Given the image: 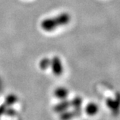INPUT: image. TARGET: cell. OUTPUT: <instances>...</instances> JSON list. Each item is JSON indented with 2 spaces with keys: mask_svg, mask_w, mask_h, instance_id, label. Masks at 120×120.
I'll return each mask as SVG.
<instances>
[{
  "mask_svg": "<svg viewBox=\"0 0 120 120\" xmlns=\"http://www.w3.org/2000/svg\"><path fill=\"white\" fill-rule=\"evenodd\" d=\"M72 17L70 13L63 12L54 17L44 19L41 22V28L45 32H53L55 30L64 27L71 22Z\"/></svg>",
  "mask_w": 120,
  "mask_h": 120,
  "instance_id": "1",
  "label": "cell"
},
{
  "mask_svg": "<svg viewBox=\"0 0 120 120\" xmlns=\"http://www.w3.org/2000/svg\"><path fill=\"white\" fill-rule=\"evenodd\" d=\"M106 104L112 114L117 116L120 112V93H116L114 98H108L106 100Z\"/></svg>",
  "mask_w": 120,
  "mask_h": 120,
  "instance_id": "2",
  "label": "cell"
},
{
  "mask_svg": "<svg viewBox=\"0 0 120 120\" xmlns=\"http://www.w3.org/2000/svg\"><path fill=\"white\" fill-rule=\"evenodd\" d=\"M50 69L55 76H61L64 72V65L61 58L59 56H54L51 59Z\"/></svg>",
  "mask_w": 120,
  "mask_h": 120,
  "instance_id": "3",
  "label": "cell"
},
{
  "mask_svg": "<svg viewBox=\"0 0 120 120\" xmlns=\"http://www.w3.org/2000/svg\"><path fill=\"white\" fill-rule=\"evenodd\" d=\"M82 114V109H73L71 111L67 110L59 114L60 120H72L80 116Z\"/></svg>",
  "mask_w": 120,
  "mask_h": 120,
  "instance_id": "4",
  "label": "cell"
},
{
  "mask_svg": "<svg viewBox=\"0 0 120 120\" xmlns=\"http://www.w3.org/2000/svg\"><path fill=\"white\" fill-rule=\"evenodd\" d=\"M70 107H71L70 101H68L67 99L61 100L59 103H57L54 106L53 110L56 114H61L69 109Z\"/></svg>",
  "mask_w": 120,
  "mask_h": 120,
  "instance_id": "5",
  "label": "cell"
},
{
  "mask_svg": "<svg viewBox=\"0 0 120 120\" xmlns=\"http://www.w3.org/2000/svg\"><path fill=\"white\" fill-rule=\"evenodd\" d=\"M69 90L67 88L60 86L56 88L54 91V96L56 98L59 99V101L61 100H65L67 98L68 96H69Z\"/></svg>",
  "mask_w": 120,
  "mask_h": 120,
  "instance_id": "6",
  "label": "cell"
},
{
  "mask_svg": "<svg viewBox=\"0 0 120 120\" xmlns=\"http://www.w3.org/2000/svg\"><path fill=\"white\" fill-rule=\"evenodd\" d=\"M84 111L87 115L90 116H96L99 111V106L94 102H90L85 106L84 108Z\"/></svg>",
  "mask_w": 120,
  "mask_h": 120,
  "instance_id": "7",
  "label": "cell"
},
{
  "mask_svg": "<svg viewBox=\"0 0 120 120\" xmlns=\"http://www.w3.org/2000/svg\"><path fill=\"white\" fill-rule=\"evenodd\" d=\"M50 64L51 59H49V57H44L40 60L38 66L41 70H46L49 68H50Z\"/></svg>",
  "mask_w": 120,
  "mask_h": 120,
  "instance_id": "8",
  "label": "cell"
},
{
  "mask_svg": "<svg viewBox=\"0 0 120 120\" xmlns=\"http://www.w3.org/2000/svg\"><path fill=\"white\" fill-rule=\"evenodd\" d=\"M82 98L80 96H76L70 101L71 107L73 109H82Z\"/></svg>",
  "mask_w": 120,
  "mask_h": 120,
  "instance_id": "9",
  "label": "cell"
},
{
  "mask_svg": "<svg viewBox=\"0 0 120 120\" xmlns=\"http://www.w3.org/2000/svg\"><path fill=\"white\" fill-rule=\"evenodd\" d=\"M18 98L17 97V96L14 95V94H10L6 97L5 101H4V104L6 105H7L8 106H11L13 104H15V103L18 101Z\"/></svg>",
  "mask_w": 120,
  "mask_h": 120,
  "instance_id": "10",
  "label": "cell"
},
{
  "mask_svg": "<svg viewBox=\"0 0 120 120\" xmlns=\"http://www.w3.org/2000/svg\"><path fill=\"white\" fill-rule=\"evenodd\" d=\"M8 107L9 106L6 105L5 104H3L2 105L0 106V117L4 114H6V111H7V109Z\"/></svg>",
  "mask_w": 120,
  "mask_h": 120,
  "instance_id": "11",
  "label": "cell"
},
{
  "mask_svg": "<svg viewBox=\"0 0 120 120\" xmlns=\"http://www.w3.org/2000/svg\"><path fill=\"white\" fill-rule=\"evenodd\" d=\"M0 88H1V86H0Z\"/></svg>",
  "mask_w": 120,
  "mask_h": 120,
  "instance_id": "12",
  "label": "cell"
}]
</instances>
